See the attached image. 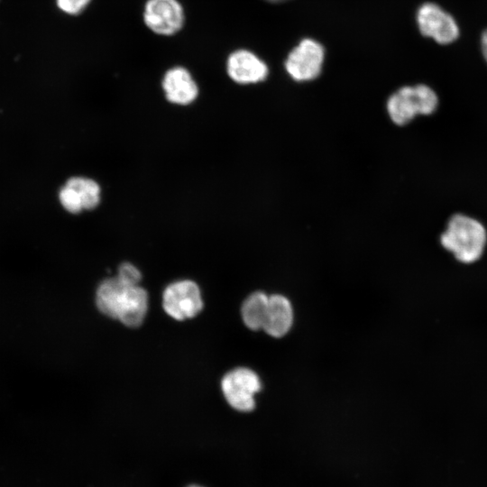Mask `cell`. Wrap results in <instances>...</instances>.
Masks as SVG:
<instances>
[{"label": "cell", "instance_id": "1", "mask_svg": "<svg viewBox=\"0 0 487 487\" xmlns=\"http://www.w3.org/2000/svg\"><path fill=\"white\" fill-rule=\"evenodd\" d=\"M96 306L103 314L134 327L140 326L145 317L148 296L138 285H125L117 277L111 278L99 285Z\"/></svg>", "mask_w": 487, "mask_h": 487}, {"label": "cell", "instance_id": "2", "mask_svg": "<svg viewBox=\"0 0 487 487\" xmlns=\"http://www.w3.org/2000/svg\"><path fill=\"white\" fill-rule=\"evenodd\" d=\"M440 243L458 262L470 264L482 257L487 244V233L476 219L458 214L448 221Z\"/></svg>", "mask_w": 487, "mask_h": 487}, {"label": "cell", "instance_id": "3", "mask_svg": "<svg viewBox=\"0 0 487 487\" xmlns=\"http://www.w3.org/2000/svg\"><path fill=\"white\" fill-rule=\"evenodd\" d=\"M437 104V96L429 87H403L389 97L387 112L394 124L404 125L418 115H431Z\"/></svg>", "mask_w": 487, "mask_h": 487}, {"label": "cell", "instance_id": "4", "mask_svg": "<svg viewBox=\"0 0 487 487\" xmlns=\"http://www.w3.org/2000/svg\"><path fill=\"white\" fill-rule=\"evenodd\" d=\"M142 19L153 34L172 37L185 27L186 11L179 0H145Z\"/></svg>", "mask_w": 487, "mask_h": 487}, {"label": "cell", "instance_id": "5", "mask_svg": "<svg viewBox=\"0 0 487 487\" xmlns=\"http://www.w3.org/2000/svg\"><path fill=\"white\" fill-rule=\"evenodd\" d=\"M222 391L229 405L239 411H251L255 407V394L261 390L259 376L251 369L236 368L227 372L221 382Z\"/></svg>", "mask_w": 487, "mask_h": 487}, {"label": "cell", "instance_id": "6", "mask_svg": "<svg viewBox=\"0 0 487 487\" xmlns=\"http://www.w3.org/2000/svg\"><path fill=\"white\" fill-rule=\"evenodd\" d=\"M164 310L177 320L195 317L203 308L200 290L191 280L170 284L163 292Z\"/></svg>", "mask_w": 487, "mask_h": 487}, {"label": "cell", "instance_id": "7", "mask_svg": "<svg viewBox=\"0 0 487 487\" xmlns=\"http://www.w3.org/2000/svg\"><path fill=\"white\" fill-rule=\"evenodd\" d=\"M323 60V47L311 39H305L290 51L285 67L293 79L308 81L320 74Z\"/></svg>", "mask_w": 487, "mask_h": 487}, {"label": "cell", "instance_id": "8", "mask_svg": "<svg viewBox=\"0 0 487 487\" xmlns=\"http://www.w3.org/2000/svg\"><path fill=\"white\" fill-rule=\"evenodd\" d=\"M417 19L421 33L440 44L451 43L459 35L455 19L435 4L427 3L421 5Z\"/></svg>", "mask_w": 487, "mask_h": 487}, {"label": "cell", "instance_id": "9", "mask_svg": "<svg viewBox=\"0 0 487 487\" xmlns=\"http://www.w3.org/2000/svg\"><path fill=\"white\" fill-rule=\"evenodd\" d=\"M161 87L166 99L179 106L193 103L199 93L198 85L192 73L182 65H174L164 72Z\"/></svg>", "mask_w": 487, "mask_h": 487}, {"label": "cell", "instance_id": "10", "mask_svg": "<svg viewBox=\"0 0 487 487\" xmlns=\"http://www.w3.org/2000/svg\"><path fill=\"white\" fill-rule=\"evenodd\" d=\"M226 71L229 78L238 84L257 83L268 75L266 64L246 50L234 51L228 56Z\"/></svg>", "mask_w": 487, "mask_h": 487}, {"label": "cell", "instance_id": "11", "mask_svg": "<svg viewBox=\"0 0 487 487\" xmlns=\"http://www.w3.org/2000/svg\"><path fill=\"white\" fill-rule=\"evenodd\" d=\"M292 322L293 311L289 299L281 295L269 297L262 329L273 337H281L289 332Z\"/></svg>", "mask_w": 487, "mask_h": 487}, {"label": "cell", "instance_id": "12", "mask_svg": "<svg viewBox=\"0 0 487 487\" xmlns=\"http://www.w3.org/2000/svg\"><path fill=\"white\" fill-rule=\"evenodd\" d=\"M269 297L262 292L251 294L243 303L242 317L244 324L252 330H259L263 327Z\"/></svg>", "mask_w": 487, "mask_h": 487}, {"label": "cell", "instance_id": "13", "mask_svg": "<svg viewBox=\"0 0 487 487\" xmlns=\"http://www.w3.org/2000/svg\"><path fill=\"white\" fill-rule=\"evenodd\" d=\"M66 184L74 188L80 195L84 209H94L100 202V187L94 179L72 177Z\"/></svg>", "mask_w": 487, "mask_h": 487}, {"label": "cell", "instance_id": "14", "mask_svg": "<svg viewBox=\"0 0 487 487\" xmlns=\"http://www.w3.org/2000/svg\"><path fill=\"white\" fill-rule=\"evenodd\" d=\"M59 198L61 206L71 214H78L84 209L80 195L68 184L60 188Z\"/></svg>", "mask_w": 487, "mask_h": 487}, {"label": "cell", "instance_id": "15", "mask_svg": "<svg viewBox=\"0 0 487 487\" xmlns=\"http://www.w3.org/2000/svg\"><path fill=\"white\" fill-rule=\"evenodd\" d=\"M93 0H56L58 8L65 14L78 16L82 14Z\"/></svg>", "mask_w": 487, "mask_h": 487}, {"label": "cell", "instance_id": "16", "mask_svg": "<svg viewBox=\"0 0 487 487\" xmlns=\"http://www.w3.org/2000/svg\"><path fill=\"white\" fill-rule=\"evenodd\" d=\"M117 278L125 285L135 286L141 280V272L129 262H124L118 269Z\"/></svg>", "mask_w": 487, "mask_h": 487}, {"label": "cell", "instance_id": "17", "mask_svg": "<svg viewBox=\"0 0 487 487\" xmlns=\"http://www.w3.org/2000/svg\"><path fill=\"white\" fill-rule=\"evenodd\" d=\"M482 51L487 62V30L482 35Z\"/></svg>", "mask_w": 487, "mask_h": 487}, {"label": "cell", "instance_id": "18", "mask_svg": "<svg viewBox=\"0 0 487 487\" xmlns=\"http://www.w3.org/2000/svg\"><path fill=\"white\" fill-rule=\"evenodd\" d=\"M266 1L271 2V3H280L286 0H266Z\"/></svg>", "mask_w": 487, "mask_h": 487}, {"label": "cell", "instance_id": "19", "mask_svg": "<svg viewBox=\"0 0 487 487\" xmlns=\"http://www.w3.org/2000/svg\"><path fill=\"white\" fill-rule=\"evenodd\" d=\"M190 487H198V486H190Z\"/></svg>", "mask_w": 487, "mask_h": 487}]
</instances>
